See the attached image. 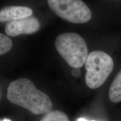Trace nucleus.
Masks as SVG:
<instances>
[{
    "mask_svg": "<svg viewBox=\"0 0 121 121\" xmlns=\"http://www.w3.org/2000/svg\"><path fill=\"white\" fill-rule=\"evenodd\" d=\"M40 121H69L68 116L60 110H51L43 116Z\"/></svg>",
    "mask_w": 121,
    "mask_h": 121,
    "instance_id": "nucleus-8",
    "label": "nucleus"
},
{
    "mask_svg": "<svg viewBox=\"0 0 121 121\" xmlns=\"http://www.w3.org/2000/svg\"><path fill=\"white\" fill-rule=\"evenodd\" d=\"M113 67V59L107 53L102 51L91 52L85 63L86 85L92 89L101 86L112 71Z\"/></svg>",
    "mask_w": 121,
    "mask_h": 121,
    "instance_id": "nucleus-3",
    "label": "nucleus"
},
{
    "mask_svg": "<svg viewBox=\"0 0 121 121\" xmlns=\"http://www.w3.org/2000/svg\"><path fill=\"white\" fill-rule=\"evenodd\" d=\"M54 43L59 54L71 67L79 69L86 63L88 49L85 40L80 35L62 33L57 36Z\"/></svg>",
    "mask_w": 121,
    "mask_h": 121,
    "instance_id": "nucleus-2",
    "label": "nucleus"
},
{
    "mask_svg": "<svg viewBox=\"0 0 121 121\" xmlns=\"http://www.w3.org/2000/svg\"><path fill=\"white\" fill-rule=\"evenodd\" d=\"M108 95L111 102L113 103L121 102V70L110 85Z\"/></svg>",
    "mask_w": 121,
    "mask_h": 121,
    "instance_id": "nucleus-7",
    "label": "nucleus"
},
{
    "mask_svg": "<svg viewBox=\"0 0 121 121\" xmlns=\"http://www.w3.org/2000/svg\"><path fill=\"white\" fill-rule=\"evenodd\" d=\"M33 11L28 7L11 6L3 7L0 10V22H9L31 16Z\"/></svg>",
    "mask_w": 121,
    "mask_h": 121,
    "instance_id": "nucleus-6",
    "label": "nucleus"
},
{
    "mask_svg": "<svg viewBox=\"0 0 121 121\" xmlns=\"http://www.w3.org/2000/svg\"><path fill=\"white\" fill-rule=\"evenodd\" d=\"M47 3L57 16L67 22L84 24L91 18L90 9L80 0H48Z\"/></svg>",
    "mask_w": 121,
    "mask_h": 121,
    "instance_id": "nucleus-4",
    "label": "nucleus"
},
{
    "mask_svg": "<svg viewBox=\"0 0 121 121\" xmlns=\"http://www.w3.org/2000/svg\"><path fill=\"white\" fill-rule=\"evenodd\" d=\"M40 25L38 19L35 16L11 21L7 22L5 32L7 35L14 37L22 34H32L38 31Z\"/></svg>",
    "mask_w": 121,
    "mask_h": 121,
    "instance_id": "nucleus-5",
    "label": "nucleus"
},
{
    "mask_svg": "<svg viewBox=\"0 0 121 121\" xmlns=\"http://www.w3.org/2000/svg\"><path fill=\"white\" fill-rule=\"evenodd\" d=\"M87 121L86 119L82 118H80L78 119V121Z\"/></svg>",
    "mask_w": 121,
    "mask_h": 121,
    "instance_id": "nucleus-11",
    "label": "nucleus"
},
{
    "mask_svg": "<svg viewBox=\"0 0 121 121\" xmlns=\"http://www.w3.org/2000/svg\"><path fill=\"white\" fill-rule=\"evenodd\" d=\"M2 121H11L10 120V119H8V118H5V119H4V120Z\"/></svg>",
    "mask_w": 121,
    "mask_h": 121,
    "instance_id": "nucleus-12",
    "label": "nucleus"
},
{
    "mask_svg": "<svg viewBox=\"0 0 121 121\" xmlns=\"http://www.w3.org/2000/svg\"><path fill=\"white\" fill-rule=\"evenodd\" d=\"M71 73L75 78H78L81 75V70L79 69H73L71 71Z\"/></svg>",
    "mask_w": 121,
    "mask_h": 121,
    "instance_id": "nucleus-10",
    "label": "nucleus"
},
{
    "mask_svg": "<svg viewBox=\"0 0 121 121\" xmlns=\"http://www.w3.org/2000/svg\"><path fill=\"white\" fill-rule=\"evenodd\" d=\"M7 98L11 103L34 114H45L51 112L53 107L49 96L26 78H19L10 83L7 87Z\"/></svg>",
    "mask_w": 121,
    "mask_h": 121,
    "instance_id": "nucleus-1",
    "label": "nucleus"
},
{
    "mask_svg": "<svg viewBox=\"0 0 121 121\" xmlns=\"http://www.w3.org/2000/svg\"><path fill=\"white\" fill-rule=\"evenodd\" d=\"M13 47V42L7 35L2 33L0 34V54L6 53Z\"/></svg>",
    "mask_w": 121,
    "mask_h": 121,
    "instance_id": "nucleus-9",
    "label": "nucleus"
}]
</instances>
